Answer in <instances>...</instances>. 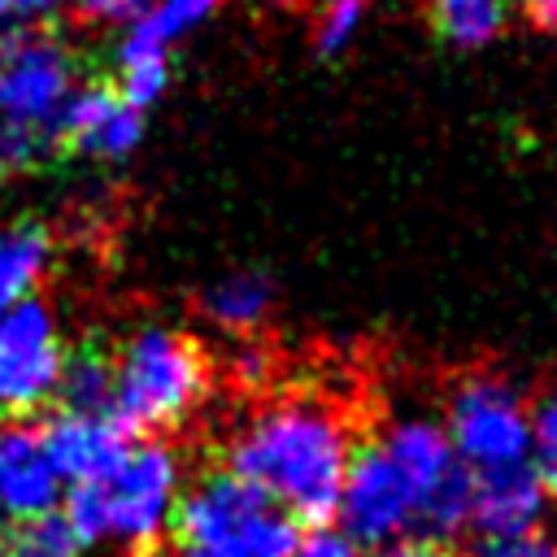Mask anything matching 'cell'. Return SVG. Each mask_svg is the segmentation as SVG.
<instances>
[{"mask_svg":"<svg viewBox=\"0 0 557 557\" xmlns=\"http://www.w3.org/2000/svg\"><path fill=\"white\" fill-rule=\"evenodd\" d=\"M144 139V113L131 109L113 87H74V96L61 109L57 144L74 148L91 161H122Z\"/></svg>","mask_w":557,"mask_h":557,"instance_id":"11","label":"cell"},{"mask_svg":"<svg viewBox=\"0 0 557 557\" xmlns=\"http://www.w3.org/2000/svg\"><path fill=\"white\" fill-rule=\"evenodd\" d=\"M331 513L339 518V531L361 548H387L418 527V496L409 474L374 440L352 453Z\"/></svg>","mask_w":557,"mask_h":557,"instance_id":"8","label":"cell"},{"mask_svg":"<svg viewBox=\"0 0 557 557\" xmlns=\"http://www.w3.org/2000/svg\"><path fill=\"white\" fill-rule=\"evenodd\" d=\"M183 500V461L161 440H139L126 457L87 487H70L61 496V527L78 548H117L148 553L174 527Z\"/></svg>","mask_w":557,"mask_h":557,"instance_id":"2","label":"cell"},{"mask_svg":"<svg viewBox=\"0 0 557 557\" xmlns=\"http://www.w3.org/2000/svg\"><path fill=\"white\" fill-rule=\"evenodd\" d=\"M165 557H200V553H191V548H178V553H165Z\"/></svg>","mask_w":557,"mask_h":557,"instance_id":"28","label":"cell"},{"mask_svg":"<svg viewBox=\"0 0 557 557\" xmlns=\"http://www.w3.org/2000/svg\"><path fill=\"white\" fill-rule=\"evenodd\" d=\"M209 392V361L174 326H139L109 357V413L126 431H170Z\"/></svg>","mask_w":557,"mask_h":557,"instance_id":"4","label":"cell"},{"mask_svg":"<svg viewBox=\"0 0 557 557\" xmlns=\"http://www.w3.org/2000/svg\"><path fill=\"white\" fill-rule=\"evenodd\" d=\"M379 448L409 474L418 496V527H426L431 540L444 531H461L470 522V474L461 470L440 422L396 418L379 435Z\"/></svg>","mask_w":557,"mask_h":557,"instance_id":"7","label":"cell"},{"mask_svg":"<svg viewBox=\"0 0 557 557\" xmlns=\"http://www.w3.org/2000/svg\"><path fill=\"white\" fill-rule=\"evenodd\" d=\"M48 265H52V235L39 222L30 218L0 222V309L30 300Z\"/></svg>","mask_w":557,"mask_h":557,"instance_id":"14","label":"cell"},{"mask_svg":"<svg viewBox=\"0 0 557 557\" xmlns=\"http://www.w3.org/2000/svg\"><path fill=\"white\" fill-rule=\"evenodd\" d=\"M531 466L544 479L548 496H557V392H548L531 409Z\"/></svg>","mask_w":557,"mask_h":557,"instance_id":"21","label":"cell"},{"mask_svg":"<svg viewBox=\"0 0 557 557\" xmlns=\"http://www.w3.org/2000/svg\"><path fill=\"white\" fill-rule=\"evenodd\" d=\"M113 91L131 104V109H148L165 96L170 87V44L152 39L148 30L131 26L122 30V44H117V57H113Z\"/></svg>","mask_w":557,"mask_h":557,"instance_id":"15","label":"cell"},{"mask_svg":"<svg viewBox=\"0 0 557 557\" xmlns=\"http://www.w3.org/2000/svg\"><path fill=\"white\" fill-rule=\"evenodd\" d=\"M65 0H0V22H13V26H35L44 22L48 13H57Z\"/></svg>","mask_w":557,"mask_h":557,"instance_id":"25","label":"cell"},{"mask_svg":"<svg viewBox=\"0 0 557 557\" xmlns=\"http://www.w3.org/2000/svg\"><path fill=\"white\" fill-rule=\"evenodd\" d=\"M544 505H548V487L531 461L470 474V522L483 535L535 531L544 518Z\"/></svg>","mask_w":557,"mask_h":557,"instance_id":"13","label":"cell"},{"mask_svg":"<svg viewBox=\"0 0 557 557\" xmlns=\"http://www.w3.org/2000/svg\"><path fill=\"white\" fill-rule=\"evenodd\" d=\"M205 318L226 335L257 331L274 309V278L261 270H231L205 292Z\"/></svg>","mask_w":557,"mask_h":557,"instance_id":"16","label":"cell"},{"mask_svg":"<svg viewBox=\"0 0 557 557\" xmlns=\"http://www.w3.org/2000/svg\"><path fill=\"white\" fill-rule=\"evenodd\" d=\"M509 4L513 0H426L440 39L453 48L492 44L509 22Z\"/></svg>","mask_w":557,"mask_h":557,"instance_id":"17","label":"cell"},{"mask_svg":"<svg viewBox=\"0 0 557 557\" xmlns=\"http://www.w3.org/2000/svg\"><path fill=\"white\" fill-rule=\"evenodd\" d=\"M522 9L540 22V26H548V30H557V0H522Z\"/></svg>","mask_w":557,"mask_h":557,"instance_id":"27","label":"cell"},{"mask_svg":"<svg viewBox=\"0 0 557 557\" xmlns=\"http://www.w3.org/2000/svg\"><path fill=\"white\" fill-rule=\"evenodd\" d=\"M444 435L466 474H487L531 461V405L496 374H470L453 387Z\"/></svg>","mask_w":557,"mask_h":557,"instance_id":"6","label":"cell"},{"mask_svg":"<svg viewBox=\"0 0 557 557\" xmlns=\"http://www.w3.org/2000/svg\"><path fill=\"white\" fill-rule=\"evenodd\" d=\"M174 527L200 557H287L300 540L296 518L231 470L183 487Z\"/></svg>","mask_w":557,"mask_h":557,"instance_id":"5","label":"cell"},{"mask_svg":"<svg viewBox=\"0 0 557 557\" xmlns=\"http://www.w3.org/2000/svg\"><path fill=\"white\" fill-rule=\"evenodd\" d=\"M352 431L344 413L318 396H278L252 409L231 444V474L265 492L292 518H326L352 461Z\"/></svg>","mask_w":557,"mask_h":557,"instance_id":"1","label":"cell"},{"mask_svg":"<svg viewBox=\"0 0 557 557\" xmlns=\"http://www.w3.org/2000/svg\"><path fill=\"white\" fill-rule=\"evenodd\" d=\"M39 444L65 487L100 483L131 448L126 426L100 409H61L39 431Z\"/></svg>","mask_w":557,"mask_h":557,"instance_id":"10","label":"cell"},{"mask_svg":"<svg viewBox=\"0 0 557 557\" xmlns=\"http://www.w3.org/2000/svg\"><path fill=\"white\" fill-rule=\"evenodd\" d=\"M366 22V0H326L318 9V26H313V39H318V52L322 57H335L344 52L357 30Z\"/></svg>","mask_w":557,"mask_h":557,"instance_id":"20","label":"cell"},{"mask_svg":"<svg viewBox=\"0 0 557 557\" xmlns=\"http://www.w3.org/2000/svg\"><path fill=\"white\" fill-rule=\"evenodd\" d=\"M379 557H453V553L431 535H405V540L379 548Z\"/></svg>","mask_w":557,"mask_h":557,"instance_id":"26","label":"cell"},{"mask_svg":"<svg viewBox=\"0 0 557 557\" xmlns=\"http://www.w3.org/2000/svg\"><path fill=\"white\" fill-rule=\"evenodd\" d=\"M65 339L44 300H22L0 309V409L30 413L48 405L61 387Z\"/></svg>","mask_w":557,"mask_h":557,"instance_id":"9","label":"cell"},{"mask_svg":"<svg viewBox=\"0 0 557 557\" xmlns=\"http://www.w3.org/2000/svg\"><path fill=\"white\" fill-rule=\"evenodd\" d=\"M0 557H83V548L74 544V535L52 513V518H39V522L9 527L4 540H0Z\"/></svg>","mask_w":557,"mask_h":557,"instance_id":"19","label":"cell"},{"mask_svg":"<svg viewBox=\"0 0 557 557\" xmlns=\"http://www.w3.org/2000/svg\"><path fill=\"white\" fill-rule=\"evenodd\" d=\"M65 496V483L57 479L39 431L26 426H0V522L22 527L52 518Z\"/></svg>","mask_w":557,"mask_h":557,"instance_id":"12","label":"cell"},{"mask_svg":"<svg viewBox=\"0 0 557 557\" xmlns=\"http://www.w3.org/2000/svg\"><path fill=\"white\" fill-rule=\"evenodd\" d=\"M466 557H557V544L535 527L513 535H479Z\"/></svg>","mask_w":557,"mask_h":557,"instance_id":"22","label":"cell"},{"mask_svg":"<svg viewBox=\"0 0 557 557\" xmlns=\"http://www.w3.org/2000/svg\"><path fill=\"white\" fill-rule=\"evenodd\" d=\"M57 396L65 400L61 409H100V413H109V352H100V348L70 352Z\"/></svg>","mask_w":557,"mask_h":557,"instance_id":"18","label":"cell"},{"mask_svg":"<svg viewBox=\"0 0 557 557\" xmlns=\"http://www.w3.org/2000/svg\"><path fill=\"white\" fill-rule=\"evenodd\" d=\"M78 87L74 52L44 26L0 39V174H26L57 148V122Z\"/></svg>","mask_w":557,"mask_h":557,"instance_id":"3","label":"cell"},{"mask_svg":"<svg viewBox=\"0 0 557 557\" xmlns=\"http://www.w3.org/2000/svg\"><path fill=\"white\" fill-rule=\"evenodd\" d=\"M287 557H366V548L357 540H348L344 531L313 527V531H300V540L292 544Z\"/></svg>","mask_w":557,"mask_h":557,"instance_id":"24","label":"cell"},{"mask_svg":"<svg viewBox=\"0 0 557 557\" xmlns=\"http://www.w3.org/2000/svg\"><path fill=\"white\" fill-rule=\"evenodd\" d=\"M152 0H74L78 17L91 26H109V30H131Z\"/></svg>","mask_w":557,"mask_h":557,"instance_id":"23","label":"cell"}]
</instances>
